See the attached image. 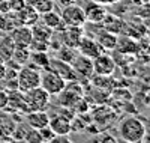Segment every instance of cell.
I'll use <instances>...</instances> for the list:
<instances>
[{
  "instance_id": "29",
  "label": "cell",
  "mask_w": 150,
  "mask_h": 143,
  "mask_svg": "<svg viewBox=\"0 0 150 143\" xmlns=\"http://www.w3.org/2000/svg\"><path fill=\"white\" fill-rule=\"evenodd\" d=\"M8 90L6 89H0V110H5L8 106Z\"/></svg>"
},
{
  "instance_id": "30",
  "label": "cell",
  "mask_w": 150,
  "mask_h": 143,
  "mask_svg": "<svg viewBox=\"0 0 150 143\" xmlns=\"http://www.w3.org/2000/svg\"><path fill=\"white\" fill-rule=\"evenodd\" d=\"M98 142H108V143H116L117 142V139L114 137V136H111V134H104V136H101V137H98L96 139Z\"/></svg>"
},
{
  "instance_id": "15",
  "label": "cell",
  "mask_w": 150,
  "mask_h": 143,
  "mask_svg": "<svg viewBox=\"0 0 150 143\" xmlns=\"http://www.w3.org/2000/svg\"><path fill=\"white\" fill-rule=\"evenodd\" d=\"M95 39L98 41V44L104 48V51H110V50H116L119 45V38L116 33L108 32L105 29H102L101 32L96 33Z\"/></svg>"
},
{
  "instance_id": "19",
  "label": "cell",
  "mask_w": 150,
  "mask_h": 143,
  "mask_svg": "<svg viewBox=\"0 0 150 143\" xmlns=\"http://www.w3.org/2000/svg\"><path fill=\"white\" fill-rule=\"evenodd\" d=\"M50 57L47 51H32L30 50V57H29V62L30 65H33L35 68L41 69V71H45L48 69V65H50Z\"/></svg>"
},
{
  "instance_id": "17",
  "label": "cell",
  "mask_w": 150,
  "mask_h": 143,
  "mask_svg": "<svg viewBox=\"0 0 150 143\" xmlns=\"http://www.w3.org/2000/svg\"><path fill=\"white\" fill-rule=\"evenodd\" d=\"M101 24H102V29H105L108 32H112L116 35H120L122 32L126 30V24H125V21L120 17L114 15V14H107Z\"/></svg>"
},
{
  "instance_id": "11",
  "label": "cell",
  "mask_w": 150,
  "mask_h": 143,
  "mask_svg": "<svg viewBox=\"0 0 150 143\" xmlns=\"http://www.w3.org/2000/svg\"><path fill=\"white\" fill-rule=\"evenodd\" d=\"M48 127L54 131L56 136H68L72 133V127H71V119L63 116L62 113H56L54 116H50V122Z\"/></svg>"
},
{
  "instance_id": "27",
  "label": "cell",
  "mask_w": 150,
  "mask_h": 143,
  "mask_svg": "<svg viewBox=\"0 0 150 143\" xmlns=\"http://www.w3.org/2000/svg\"><path fill=\"white\" fill-rule=\"evenodd\" d=\"M38 131H39V134H41L42 143H51V140L56 137L54 131H53V129L50 128L48 125H47V127H44V128H41V129H38Z\"/></svg>"
},
{
  "instance_id": "24",
  "label": "cell",
  "mask_w": 150,
  "mask_h": 143,
  "mask_svg": "<svg viewBox=\"0 0 150 143\" xmlns=\"http://www.w3.org/2000/svg\"><path fill=\"white\" fill-rule=\"evenodd\" d=\"M56 51H57V59L65 60L68 63H72V60L77 56V48H72V47H68V45H63V44H62Z\"/></svg>"
},
{
  "instance_id": "2",
  "label": "cell",
  "mask_w": 150,
  "mask_h": 143,
  "mask_svg": "<svg viewBox=\"0 0 150 143\" xmlns=\"http://www.w3.org/2000/svg\"><path fill=\"white\" fill-rule=\"evenodd\" d=\"M41 69L35 68L33 65H21L18 74H17V83H18V89L21 92H27V90L41 86Z\"/></svg>"
},
{
  "instance_id": "32",
  "label": "cell",
  "mask_w": 150,
  "mask_h": 143,
  "mask_svg": "<svg viewBox=\"0 0 150 143\" xmlns=\"http://www.w3.org/2000/svg\"><path fill=\"white\" fill-rule=\"evenodd\" d=\"M5 71H6V63H5L3 60H0V80H3Z\"/></svg>"
},
{
  "instance_id": "12",
  "label": "cell",
  "mask_w": 150,
  "mask_h": 143,
  "mask_svg": "<svg viewBox=\"0 0 150 143\" xmlns=\"http://www.w3.org/2000/svg\"><path fill=\"white\" fill-rule=\"evenodd\" d=\"M11 39L14 42V45L18 47H29L32 39H33V35H32V27L30 26H17L11 30Z\"/></svg>"
},
{
  "instance_id": "22",
  "label": "cell",
  "mask_w": 150,
  "mask_h": 143,
  "mask_svg": "<svg viewBox=\"0 0 150 143\" xmlns=\"http://www.w3.org/2000/svg\"><path fill=\"white\" fill-rule=\"evenodd\" d=\"M29 57H30V48L29 47H18V45H15L14 51H12L11 60L18 63L21 66V65H26L29 62Z\"/></svg>"
},
{
  "instance_id": "4",
  "label": "cell",
  "mask_w": 150,
  "mask_h": 143,
  "mask_svg": "<svg viewBox=\"0 0 150 143\" xmlns=\"http://www.w3.org/2000/svg\"><path fill=\"white\" fill-rule=\"evenodd\" d=\"M66 82L59 77L56 72L45 69L44 74H41V87L45 89L50 95H59L62 90L65 89Z\"/></svg>"
},
{
  "instance_id": "16",
  "label": "cell",
  "mask_w": 150,
  "mask_h": 143,
  "mask_svg": "<svg viewBox=\"0 0 150 143\" xmlns=\"http://www.w3.org/2000/svg\"><path fill=\"white\" fill-rule=\"evenodd\" d=\"M17 14V18H18V23L23 24V26H32L38 21V18H39V12H38L32 5H24L18 12H15Z\"/></svg>"
},
{
  "instance_id": "6",
  "label": "cell",
  "mask_w": 150,
  "mask_h": 143,
  "mask_svg": "<svg viewBox=\"0 0 150 143\" xmlns=\"http://www.w3.org/2000/svg\"><path fill=\"white\" fill-rule=\"evenodd\" d=\"M72 68L77 74V79H84L89 82V79L95 74V69H93V59L90 57H86L83 54H77L75 59L72 60Z\"/></svg>"
},
{
  "instance_id": "13",
  "label": "cell",
  "mask_w": 150,
  "mask_h": 143,
  "mask_svg": "<svg viewBox=\"0 0 150 143\" xmlns=\"http://www.w3.org/2000/svg\"><path fill=\"white\" fill-rule=\"evenodd\" d=\"M84 14H86V21L87 23L101 24L108 12H107V9L102 3H98V2H93L92 0V2L84 8Z\"/></svg>"
},
{
  "instance_id": "18",
  "label": "cell",
  "mask_w": 150,
  "mask_h": 143,
  "mask_svg": "<svg viewBox=\"0 0 150 143\" xmlns=\"http://www.w3.org/2000/svg\"><path fill=\"white\" fill-rule=\"evenodd\" d=\"M41 15H42V23L45 26H48L50 29L57 32V30H62L65 27V23H63V20H62L60 14L56 12L54 9L48 11V12H44V14H41Z\"/></svg>"
},
{
  "instance_id": "3",
  "label": "cell",
  "mask_w": 150,
  "mask_h": 143,
  "mask_svg": "<svg viewBox=\"0 0 150 143\" xmlns=\"http://www.w3.org/2000/svg\"><path fill=\"white\" fill-rule=\"evenodd\" d=\"M50 95L41 86L33 87L24 92V102H26V113L32 110H47L50 107Z\"/></svg>"
},
{
  "instance_id": "1",
  "label": "cell",
  "mask_w": 150,
  "mask_h": 143,
  "mask_svg": "<svg viewBox=\"0 0 150 143\" xmlns=\"http://www.w3.org/2000/svg\"><path fill=\"white\" fill-rule=\"evenodd\" d=\"M146 125L143 121H140L135 116H129V118L123 119L119 125V134L123 142L128 143H141L143 136L146 133Z\"/></svg>"
},
{
  "instance_id": "10",
  "label": "cell",
  "mask_w": 150,
  "mask_h": 143,
  "mask_svg": "<svg viewBox=\"0 0 150 143\" xmlns=\"http://www.w3.org/2000/svg\"><path fill=\"white\" fill-rule=\"evenodd\" d=\"M77 50H78L80 54H83L86 57H90V59H95L99 54L104 53V48L98 44V41L95 39V38H89L86 35L83 36V39L80 41Z\"/></svg>"
},
{
  "instance_id": "26",
  "label": "cell",
  "mask_w": 150,
  "mask_h": 143,
  "mask_svg": "<svg viewBox=\"0 0 150 143\" xmlns=\"http://www.w3.org/2000/svg\"><path fill=\"white\" fill-rule=\"evenodd\" d=\"M29 48L32 51H48L50 42L48 41H42V39H35V38H33L30 45H29Z\"/></svg>"
},
{
  "instance_id": "14",
  "label": "cell",
  "mask_w": 150,
  "mask_h": 143,
  "mask_svg": "<svg viewBox=\"0 0 150 143\" xmlns=\"http://www.w3.org/2000/svg\"><path fill=\"white\" fill-rule=\"evenodd\" d=\"M26 119H27L29 127H32L35 129H41L48 125L50 114L47 113V110H32V112H27Z\"/></svg>"
},
{
  "instance_id": "7",
  "label": "cell",
  "mask_w": 150,
  "mask_h": 143,
  "mask_svg": "<svg viewBox=\"0 0 150 143\" xmlns=\"http://www.w3.org/2000/svg\"><path fill=\"white\" fill-rule=\"evenodd\" d=\"M84 35V26H65L62 29V44L77 48Z\"/></svg>"
},
{
  "instance_id": "20",
  "label": "cell",
  "mask_w": 150,
  "mask_h": 143,
  "mask_svg": "<svg viewBox=\"0 0 150 143\" xmlns=\"http://www.w3.org/2000/svg\"><path fill=\"white\" fill-rule=\"evenodd\" d=\"M89 82L99 90H105V92H111L112 87L116 86L114 84L116 82L111 79V75H102V74H93L89 79Z\"/></svg>"
},
{
  "instance_id": "21",
  "label": "cell",
  "mask_w": 150,
  "mask_h": 143,
  "mask_svg": "<svg viewBox=\"0 0 150 143\" xmlns=\"http://www.w3.org/2000/svg\"><path fill=\"white\" fill-rule=\"evenodd\" d=\"M53 33H54V30L50 29L48 26H45L44 23H38L36 21L32 26V35H33L35 39H42V41H48L50 42V39L53 38Z\"/></svg>"
},
{
  "instance_id": "31",
  "label": "cell",
  "mask_w": 150,
  "mask_h": 143,
  "mask_svg": "<svg viewBox=\"0 0 150 143\" xmlns=\"http://www.w3.org/2000/svg\"><path fill=\"white\" fill-rule=\"evenodd\" d=\"M56 3H57L60 8H65V6H69V5L77 3V0H56Z\"/></svg>"
},
{
  "instance_id": "25",
  "label": "cell",
  "mask_w": 150,
  "mask_h": 143,
  "mask_svg": "<svg viewBox=\"0 0 150 143\" xmlns=\"http://www.w3.org/2000/svg\"><path fill=\"white\" fill-rule=\"evenodd\" d=\"M24 142H27V143H42V139H41V134L38 129L29 127L26 128V131H24Z\"/></svg>"
},
{
  "instance_id": "5",
  "label": "cell",
  "mask_w": 150,
  "mask_h": 143,
  "mask_svg": "<svg viewBox=\"0 0 150 143\" xmlns=\"http://www.w3.org/2000/svg\"><path fill=\"white\" fill-rule=\"evenodd\" d=\"M62 20H63L65 26H84L86 21V14H84V8L74 3L69 6H65L62 9L60 14Z\"/></svg>"
},
{
  "instance_id": "28",
  "label": "cell",
  "mask_w": 150,
  "mask_h": 143,
  "mask_svg": "<svg viewBox=\"0 0 150 143\" xmlns=\"http://www.w3.org/2000/svg\"><path fill=\"white\" fill-rule=\"evenodd\" d=\"M6 2H8L11 12H18L24 5H26V0H6Z\"/></svg>"
},
{
  "instance_id": "8",
  "label": "cell",
  "mask_w": 150,
  "mask_h": 143,
  "mask_svg": "<svg viewBox=\"0 0 150 143\" xmlns=\"http://www.w3.org/2000/svg\"><path fill=\"white\" fill-rule=\"evenodd\" d=\"M48 69L56 72L59 77H62L65 82H72V80H77V74H75L72 65L65 62V60H60L57 57L54 59H50V65H48Z\"/></svg>"
},
{
  "instance_id": "9",
  "label": "cell",
  "mask_w": 150,
  "mask_h": 143,
  "mask_svg": "<svg viewBox=\"0 0 150 143\" xmlns=\"http://www.w3.org/2000/svg\"><path fill=\"white\" fill-rule=\"evenodd\" d=\"M116 60L112 56H110L107 51H104L102 54H99L98 57L93 59V69L95 74H102V75H112L116 71Z\"/></svg>"
},
{
  "instance_id": "23",
  "label": "cell",
  "mask_w": 150,
  "mask_h": 143,
  "mask_svg": "<svg viewBox=\"0 0 150 143\" xmlns=\"http://www.w3.org/2000/svg\"><path fill=\"white\" fill-rule=\"evenodd\" d=\"M14 47H15V45H14V42H12L11 36L2 38V39H0V60H3V62L11 60Z\"/></svg>"
},
{
  "instance_id": "33",
  "label": "cell",
  "mask_w": 150,
  "mask_h": 143,
  "mask_svg": "<svg viewBox=\"0 0 150 143\" xmlns=\"http://www.w3.org/2000/svg\"><path fill=\"white\" fill-rule=\"evenodd\" d=\"M143 142L144 143H150V129H146V133L143 136Z\"/></svg>"
}]
</instances>
